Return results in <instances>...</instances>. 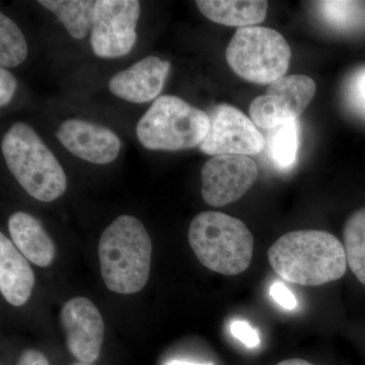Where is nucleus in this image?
Segmentation results:
<instances>
[{
  "mask_svg": "<svg viewBox=\"0 0 365 365\" xmlns=\"http://www.w3.org/2000/svg\"><path fill=\"white\" fill-rule=\"evenodd\" d=\"M271 267L283 280L319 287L344 276V246L330 232L297 230L279 237L268 251Z\"/></svg>",
  "mask_w": 365,
  "mask_h": 365,
  "instance_id": "1",
  "label": "nucleus"
},
{
  "mask_svg": "<svg viewBox=\"0 0 365 365\" xmlns=\"http://www.w3.org/2000/svg\"><path fill=\"white\" fill-rule=\"evenodd\" d=\"M151 241L143 222L131 215L117 217L98 242L101 273L108 289L120 294L140 292L150 278Z\"/></svg>",
  "mask_w": 365,
  "mask_h": 365,
  "instance_id": "2",
  "label": "nucleus"
},
{
  "mask_svg": "<svg viewBox=\"0 0 365 365\" xmlns=\"http://www.w3.org/2000/svg\"><path fill=\"white\" fill-rule=\"evenodd\" d=\"M1 150L7 168L29 195L42 202L63 195V168L30 125L14 124L4 134Z\"/></svg>",
  "mask_w": 365,
  "mask_h": 365,
  "instance_id": "3",
  "label": "nucleus"
},
{
  "mask_svg": "<svg viewBox=\"0 0 365 365\" xmlns=\"http://www.w3.org/2000/svg\"><path fill=\"white\" fill-rule=\"evenodd\" d=\"M189 242L206 268L234 276L248 269L254 253V237L247 225L234 216L206 211L192 220Z\"/></svg>",
  "mask_w": 365,
  "mask_h": 365,
  "instance_id": "4",
  "label": "nucleus"
},
{
  "mask_svg": "<svg viewBox=\"0 0 365 365\" xmlns=\"http://www.w3.org/2000/svg\"><path fill=\"white\" fill-rule=\"evenodd\" d=\"M210 119L175 96L158 97L139 120L136 135L151 150L179 151L196 148L207 135Z\"/></svg>",
  "mask_w": 365,
  "mask_h": 365,
  "instance_id": "5",
  "label": "nucleus"
},
{
  "mask_svg": "<svg viewBox=\"0 0 365 365\" xmlns=\"http://www.w3.org/2000/svg\"><path fill=\"white\" fill-rule=\"evenodd\" d=\"M235 74L257 85L284 78L290 64L289 45L277 31L264 26L237 29L225 51Z\"/></svg>",
  "mask_w": 365,
  "mask_h": 365,
  "instance_id": "6",
  "label": "nucleus"
},
{
  "mask_svg": "<svg viewBox=\"0 0 365 365\" xmlns=\"http://www.w3.org/2000/svg\"><path fill=\"white\" fill-rule=\"evenodd\" d=\"M140 16L137 0H98L93 9L91 45L102 58H116L131 51Z\"/></svg>",
  "mask_w": 365,
  "mask_h": 365,
  "instance_id": "7",
  "label": "nucleus"
},
{
  "mask_svg": "<svg viewBox=\"0 0 365 365\" xmlns=\"http://www.w3.org/2000/svg\"><path fill=\"white\" fill-rule=\"evenodd\" d=\"M314 79L302 74L285 76L269 85L265 95L254 98L250 116L255 125L271 129L297 120L316 93Z\"/></svg>",
  "mask_w": 365,
  "mask_h": 365,
  "instance_id": "8",
  "label": "nucleus"
},
{
  "mask_svg": "<svg viewBox=\"0 0 365 365\" xmlns=\"http://www.w3.org/2000/svg\"><path fill=\"white\" fill-rule=\"evenodd\" d=\"M210 127L199 150L208 155H258L266 148L265 137L241 110L228 104L216 106L209 115Z\"/></svg>",
  "mask_w": 365,
  "mask_h": 365,
  "instance_id": "9",
  "label": "nucleus"
},
{
  "mask_svg": "<svg viewBox=\"0 0 365 365\" xmlns=\"http://www.w3.org/2000/svg\"><path fill=\"white\" fill-rule=\"evenodd\" d=\"M258 167L245 155H217L201 170L204 201L220 207L242 198L256 182Z\"/></svg>",
  "mask_w": 365,
  "mask_h": 365,
  "instance_id": "10",
  "label": "nucleus"
},
{
  "mask_svg": "<svg viewBox=\"0 0 365 365\" xmlns=\"http://www.w3.org/2000/svg\"><path fill=\"white\" fill-rule=\"evenodd\" d=\"M60 318L69 351L81 364L95 362L100 356L105 331L97 307L86 297H74L64 304Z\"/></svg>",
  "mask_w": 365,
  "mask_h": 365,
  "instance_id": "11",
  "label": "nucleus"
},
{
  "mask_svg": "<svg viewBox=\"0 0 365 365\" xmlns=\"http://www.w3.org/2000/svg\"><path fill=\"white\" fill-rule=\"evenodd\" d=\"M55 135L72 155L96 165L114 162L121 150V140L117 134L107 127L85 120H66Z\"/></svg>",
  "mask_w": 365,
  "mask_h": 365,
  "instance_id": "12",
  "label": "nucleus"
},
{
  "mask_svg": "<svg viewBox=\"0 0 365 365\" xmlns=\"http://www.w3.org/2000/svg\"><path fill=\"white\" fill-rule=\"evenodd\" d=\"M170 62L155 56L139 60L118 72L109 83L113 95L127 102L143 104L157 100L170 71Z\"/></svg>",
  "mask_w": 365,
  "mask_h": 365,
  "instance_id": "13",
  "label": "nucleus"
},
{
  "mask_svg": "<svg viewBox=\"0 0 365 365\" xmlns=\"http://www.w3.org/2000/svg\"><path fill=\"white\" fill-rule=\"evenodd\" d=\"M35 274L13 242L0 235V292L7 302L24 306L35 285Z\"/></svg>",
  "mask_w": 365,
  "mask_h": 365,
  "instance_id": "14",
  "label": "nucleus"
},
{
  "mask_svg": "<svg viewBox=\"0 0 365 365\" xmlns=\"http://www.w3.org/2000/svg\"><path fill=\"white\" fill-rule=\"evenodd\" d=\"M9 230L16 249L39 267L51 265L55 245L42 223L26 212H16L9 220Z\"/></svg>",
  "mask_w": 365,
  "mask_h": 365,
  "instance_id": "15",
  "label": "nucleus"
},
{
  "mask_svg": "<svg viewBox=\"0 0 365 365\" xmlns=\"http://www.w3.org/2000/svg\"><path fill=\"white\" fill-rule=\"evenodd\" d=\"M199 11L208 20L220 25L247 28L265 20L268 2L259 0H198Z\"/></svg>",
  "mask_w": 365,
  "mask_h": 365,
  "instance_id": "16",
  "label": "nucleus"
},
{
  "mask_svg": "<svg viewBox=\"0 0 365 365\" xmlns=\"http://www.w3.org/2000/svg\"><path fill=\"white\" fill-rule=\"evenodd\" d=\"M39 4L51 11L66 26L74 39L81 40L93 29L96 1L91 0H40Z\"/></svg>",
  "mask_w": 365,
  "mask_h": 365,
  "instance_id": "17",
  "label": "nucleus"
},
{
  "mask_svg": "<svg viewBox=\"0 0 365 365\" xmlns=\"http://www.w3.org/2000/svg\"><path fill=\"white\" fill-rule=\"evenodd\" d=\"M299 148V125L297 120L269 130L266 150L269 160L277 169L287 170L297 163Z\"/></svg>",
  "mask_w": 365,
  "mask_h": 365,
  "instance_id": "18",
  "label": "nucleus"
},
{
  "mask_svg": "<svg viewBox=\"0 0 365 365\" xmlns=\"http://www.w3.org/2000/svg\"><path fill=\"white\" fill-rule=\"evenodd\" d=\"M343 237L348 266L365 287V207L348 218Z\"/></svg>",
  "mask_w": 365,
  "mask_h": 365,
  "instance_id": "19",
  "label": "nucleus"
},
{
  "mask_svg": "<svg viewBox=\"0 0 365 365\" xmlns=\"http://www.w3.org/2000/svg\"><path fill=\"white\" fill-rule=\"evenodd\" d=\"M28 55L25 36L14 21L0 14V66L14 68L23 63Z\"/></svg>",
  "mask_w": 365,
  "mask_h": 365,
  "instance_id": "20",
  "label": "nucleus"
},
{
  "mask_svg": "<svg viewBox=\"0 0 365 365\" xmlns=\"http://www.w3.org/2000/svg\"><path fill=\"white\" fill-rule=\"evenodd\" d=\"M322 18L334 28L353 30L365 24V4L356 1L319 2Z\"/></svg>",
  "mask_w": 365,
  "mask_h": 365,
  "instance_id": "21",
  "label": "nucleus"
},
{
  "mask_svg": "<svg viewBox=\"0 0 365 365\" xmlns=\"http://www.w3.org/2000/svg\"><path fill=\"white\" fill-rule=\"evenodd\" d=\"M347 93L352 107L365 116V68L357 71L350 79Z\"/></svg>",
  "mask_w": 365,
  "mask_h": 365,
  "instance_id": "22",
  "label": "nucleus"
},
{
  "mask_svg": "<svg viewBox=\"0 0 365 365\" xmlns=\"http://www.w3.org/2000/svg\"><path fill=\"white\" fill-rule=\"evenodd\" d=\"M230 332L235 338L241 341L242 344L246 345L247 347L254 348L260 344L258 332L252 328V326L246 321L237 319V321L232 322L230 325Z\"/></svg>",
  "mask_w": 365,
  "mask_h": 365,
  "instance_id": "23",
  "label": "nucleus"
},
{
  "mask_svg": "<svg viewBox=\"0 0 365 365\" xmlns=\"http://www.w3.org/2000/svg\"><path fill=\"white\" fill-rule=\"evenodd\" d=\"M16 79L6 68L0 69V106L4 107L11 102L16 90Z\"/></svg>",
  "mask_w": 365,
  "mask_h": 365,
  "instance_id": "24",
  "label": "nucleus"
},
{
  "mask_svg": "<svg viewBox=\"0 0 365 365\" xmlns=\"http://www.w3.org/2000/svg\"><path fill=\"white\" fill-rule=\"evenodd\" d=\"M272 299L287 309H294L297 307V299L283 283L275 282L270 288Z\"/></svg>",
  "mask_w": 365,
  "mask_h": 365,
  "instance_id": "25",
  "label": "nucleus"
},
{
  "mask_svg": "<svg viewBox=\"0 0 365 365\" xmlns=\"http://www.w3.org/2000/svg\"><path fill=\"white\" fill-rule=\"evenodd\" d=\"M19 365H50L43 353L37 350H26L21 354Z\"/></svg>",
  "mask_w": 365,
  "mask_h": 365,
  "instance_id": "26",
  "label": "nucleus"
},
{
  "mask_svg": "<svg viewBox=\"0 0 365 365\" xmlns=\"http://www.w3.org/2000/svg\"><path fill=\"white\" fill-rule=\"evenodd\" d=\"M277 365H314L302 359H287Z\"/></svg>",
  "mask_w": 365,
  "mask_h": 365,
  "instance_id": "27",
  "label": "nucleus"
},
{
  "mask_svg": "<svg viewBox=\"0 0 365 365\" xmlns=\"http://www.w3.org/2000/svg\"><path fill=\"white\" fill-rule=\"evenodd\" d=\"M167 365H212L207 364H196V362L186 361V360H172Z\"/></svg>",
  "mask_w": 365,
  "mask_h": 365,
  "instance_id": "28",
  "label": "nucleus"
},
{
  "mask_svg": "<svg viewBox=\"0 0 365 365\" xmlns=\"http://www.w3.org/2000/svg\"><path fill=\"white\" fill-rule=\"evenodd\" d=\"M74 365H90V364H74Z\"/></svg>",
  "mask_w": 365,
  "mask_h": 365,
  "instance_id": "29",
  "label": "nucleus"
}]
</instances>
